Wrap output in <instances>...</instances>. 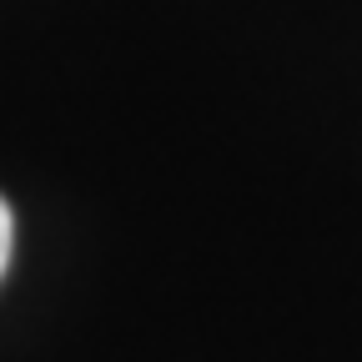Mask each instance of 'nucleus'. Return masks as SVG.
Instances as JSON below:
<instances>
[{
	"label": "nucleus",
	"mask_w": 362,
	"mask_h": 362,
	"mask_svg": "<svg viewBox=\"0 0 362 362\" xmlns=\"http://www.w3.org/2000/svg\"><path fill=\"white\" fill-rule=\"evenodd\" d=\"M11 247H16V216H11L6 197H0V277H6V267H11Z\"/></svg>",
	"instance_id": "f257e3e1"
}]
</instances>
